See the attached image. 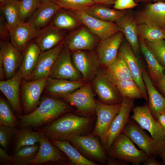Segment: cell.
I'll use <instances>...</instances> for the list:
<instances>
[{
  "instance_id": "1",
  "label": "cell",
  "mask_w": 165,
  "mask_h": 165,
  "mask_svg": "<svg viewBox=\"0 0 165 165\" xmlns=\"http://www.w3.org/2000/svg\"><path fill=\"white\" fill-rule=\"evenodd\" d=\"M92 119L68 113L40 129L39 132L49 138L68 141L74 136L80 135L88 130Z\"/></svg>"
},
{
  "instance_id": "2",
  "label": "cell",
  "mask_w": 165,
  "mask_h": 165,
  "mask_svg": "<svg viewBox=\"0 0 165 165\" xmlns=\"http://www.w3.org/2000/svg\"><path fill=\"white\" fill-rule=\"evenodd\" d=\"M67 104L51 97L43 98L38 107L32 112L24 115H17L21 126L38 127L50 123L61 115L69 110Z\"/></svg>"
},
{
  "instance_id": "3",
  "label": "cell",
  "mask_w": 165,
  "mask_h": 165,
  "mask_svg": "<svg viewBox=\"0 0 165 165\" xmlns=\"http://www.w3.org/2000/svg\"><path fill=\"white\" fill-rule=\"evenodd\" d=\"M108 152L110 157L134 165L143 163L149 157L145 153L137 148L131 140L122 133L114 140Z\"/></svg>"
},
{
  "instance_id": "4",
  "label": "cell",
  "mask_w": 165,
  "mask_h": 165,
  "mask_svg": "<svg viewBox=\"0 0 165 165\" xmlns=\"http://www.w3.org/2000/svg\"><path fill=\"white\" fill-rule=\"evenodd\" d=\"M122 133L149 157L158 156L160 148L164 142L150 137L132 119L128 122Z\"/></svg>"
},
{
  "instance_id": "5",
  "label": "cell",
  "mask_w": 165,
  "mask_h": 165,
  "mask_svg": "<svg viewBox=\"0 0 165 165\" xmlns=\"http://www.w3.org/2000/svg\"><path fill=\"white\" fill-rule=\"evenodd\" d=\"M96 104L97 119L92 134L99 137L105 149L108 131L113 119L119 112L122 103L109 105L97 101Z\"/></svg>"
},
{
  "instance_id": "6",
  "label": "cell",
  "mask_w": 165,
  "mask_h": 165,
  "mask_svg": "<svg viewBox=\"0 0 165 165\" xmlns=\"http://www.w3.org/2000/svg\"><path fill=\"white\" fill-rule=\"evenodd\" d=\"M131 119L141 128L148 131L153 138L164 141L165 134L159 123L154 117L148 105L134 107Z\"/></svg>"
},
{
  "instance_id": "7",
  "label": "cell",
  "mask_w": 165,
  "mask_h": 165,
  "mask_svg": "<svg viewBox=\"0 0 165 165\" xmlns=\"http://www.w3.org/2000/svg\"><path fill=\"white\" fill-rule=\"evenodd\" d=\"M75 16L101 40H102L120 31L115 23L106 22L93 17L85 11H73Z\"/></svg>"
},
{
  "instance_id": "8",
  "label": "cell",
  "mask_w": 165,
  "mask_h": 165,
  "mask_svg": "<svg viewBox=\"0 0 165 165\" xmlns=\"http://www.w3.org/2000/svg\"><path fill=\"white\" fill-rule=\"evenodd\" d=\"M48 78L31 81L24 80L22 82L21 99L25 115L32 112L39 104L40 97L46 86Z\"/></svg>"
},
{
  "instance_id": "9",
  "label": "cell",
  "mask_w": 165,
  "mask_h": 165,
  "mask_svg": "<svg viewBox=\"0 0 165 165\" xmlns=\"http://www.w3.org/2000/svg\"><path fill=\"white\" fill-rule=\"evenodd\" d=\"M50 77L71 81L82 80L80 73L72 63L70 50L66 47L60 52L51 69Z\"/></svg>"
},
{
  "instance_id": "10",
  "label": "cell",
  "mask_w": 165,
  "mask_h": 165,
  "mask_svg": "<svg viewBox=\"0 0 165 165\" xmlns=\"http://www.w3.org/2000/svg\"><path fill=\"white\" fill-rule=\"evenodd\" d=\"M66 102L75 107L80 113L92 115L96 112V102L90 84H86L73 93L62 97Z\"/></svg>"
},
{
  "instance_id": "11",
  "label": "cell",
  "mask_w": 165,
  "mask_h": 165,
  "mask_svg": "<svg viewBox=\"0 0 165 165\" xmlns=\"http://www.w3.org/2000/svg\"><path fill=\"white\" fill-rule=\"evenodd\" d=\"M92 135H78L68 140L75 148L88 158L104 162L107 159L103 147L99 140Z\"/></svg>"
},
{
  "instance_id": "12",
  "label": "cell",
  "mask_w": 165,
  "mask_h": 165,
  "mask_svg": "<svg viewBox=\"0 0 165 165\" xmlns=\"http://www.w3.org/2000/svg\"><path fill=\"white\" fill-rule=\"evenodd\" d=\"M134 105V99L128 98H123L121 108L113 119L108 131L105 148L107 152L115 139L122 133L130 120V112Z\"/></svg>"
},
{
  "instance_id": "13",
  "label": "cell",
  "mask_w": 165,
  "mask_h": 165,
  "mask_svg": "<svg viewBox=\"0 0 165 165\" xmlns=\"http://www.w3.org/2000/svg\"><path fill=\"white\" fill-rule=\"evenodd\" d=\"M93 86L101 102L109 105L122 103L123 98L116 85L105 73L97 72L94 80Z\"/></svg>"
},
{
  "instance_id": "14",
  "label": "cell",
  "mask_w": 165,
  "mask_h": 165,
  "mask_svg": "<svg viewBox=\"0 0 165 165\" xmlns=\"http://www.w3.org/2000/svg\"><path fill=\"white\" fill-rule=\"evenodd\" d=\"M23 56L21 52L7 41L0 42V62L3 66L6 79L13 77L22 64Z\"/></svg>"
},
{
  "instance_id": "15",
  "label": "cell",
  "mask_w": 165,
  "mask_h": 165,
  "mask_svg": "<svg viewBox=\"0 0 165 165\" xmlns=\"http://www.w3.org/2000/svg\"><path fill=\"white\" fill-rule=\"evenodd\" d=\"M64 40L53 48L41 52L36 66L31 74L24 79L37 80L50 77L51 69L61 51L64 47Z\"/></svg>"
},
{
  "instance_id": "16",
  "label": "cell",
  "mask_w": 165,
  "mask_h": 165,
  "mask_svg": "<svg viewBox=\"0 0 165 165\" xmlns=\"http://www.w3.org/2000/svg\"><path fill=\"white\" fill-rule=\"evenodd\" d=\"M135 19L138 24H145L165 31V2L147 5L137 13Z\"/></svg>"
},
{
  "instance_id": "17",
  "label": "cell",
  "mask_w": 165,
  "mask_h": 165,
  "mask_svg": "<svg viewBox=\"0 0 165 165\" xmlns=\"http://www.w3.org/2000/svg\"><path fill=\"white\" fill-rule=\"evenodd\" d=\"M119 52L125 60L134 80L141 92L143 98L148 101L147 93L142 76V67L130 44H121Z\"/></svg>"
},
{
  "instance_id": "18",
  "label": "cell",
  "mask_w": 165,
  "mask_h": 165,
  "mask_svg": "<svg viewBox=\"0 0 165 165\" xmlns=\"http://www.w3.org/2000/svg\"><path fill=\"white\" fill-rule=\"evenodd\" d=\"M72 59L74 66L84 80L89 81L95 77L100 64L98 58L86 51L77 50L73 53Z\"/></svg>"
},
{
  "instance_id": "19",
  "label": "cell",
  "mask_w": 165,
  "mask_h": 165,
  "mask_svg": "<svg viewBox=\"0 0 165 165\" xmlns=\"http://www.w3.org/2000/svg\"><path fill=\"white\" fill-rule=\"evenodd\" d=\"M123 33L119 31L104 40H101L97 51L101 64L106 67L115 61L123 42Z\"/></svg>"
},
{
  "instance_id": "20",
  "label": "cell",
  "mask_w": 165,
  "mask_h": 165,
  "mask_svg": "<svg viewBox=\"0 0 165 165\" xmlns=\"http://www.w3.org/2000/svg\"><path fill=\"white\" fill-rule=\"evenodd\" d=\"M22 79L19 71L13 77L0 81V90L17 115H22L20 99V86Z\"/></svg>"
},
{
  "instance_id": "21",
  "label": "cell",
  "mask_w": 165,
  "mask_h": 165,
  "mask_svg": "<svg viewBox=\"0 0 165 165\" xmlns=\"http://www.w3.org/2000/svg\"><path fill=\"white\" fill-rule=\"evenodd\" d=\"M40 30L29 21L20 22L9 31L11 43L23 52L29 41L35 38Z\"/></svg>"
},
{
  "instance_id": "22",
  "label": "cell",
  "mask_w": 165,
  "mask_h": 165,
  "mask_svg": "<svg viewBox=\"0 0 165 165\" xmlns=\"http://www.w3.org/2000/svg\"><path fill=\"white\" fill-rule=\"evenodd\" d=\"M40 140L38 152L31 163L33 165H40L49 162H58L66 160L53 145L48 137L40 132Z\"/></svg>"
},
{
  "instance_id": "23",
  "label": "cell",
  "mask_w": 165,
  "mask_h": 165,
  "mask_svg": "<svg viewBox=\"0 0 165 165\" xmlns=\"http://www.w3.org/2000/svg\"><path fill=\"white\" fill-rule=\"evenodd\" d=\"M97 38L85 26L70 36L66 42L70 50L76 51L90 50L95 46Z\"/></svg>"
},
{
  "instance_id": "24",
  "label": "cell",
  "mask_w": 165,
  "mask_h": 165,
  "mask_svg": "<svg viewBox=\"0 0 165 165\" xmlns=\"http://www.w3.org/2000/svg\"><path fill=\"white\" fill-rule=\"evenodd\" d=\"M82 80L71 81L48 77L45 88L46 94L62 97L68 95L86 84Z\"/></svg>"
},
{
  "instance_id": "25",
  "label": "cell",
  "mask_w": 165,
  "mask_h": 165,
  "mask_svg": "<svg viewBox=\"0 0 165 165\" xmlns=\"http://www.w3.org/2000/svg\"><path fill=\"white\" fill-rule=\"evenodd\" d=\"M142 76L147 93L148 105L152 115L156 120L157 117L165 108V97L156 90L150 75L143 68Z\"/></svg>"
},
{
  "instance_id": "26",
  "label": "cell",
  "mask_w": 165,
  "mask_h": 165,
  "mask_svg": "<svg viewBox=\"0 0 165 165\" xmlns=\"http://www.w3.org/2000/svg\"><path fill=\"white\" fill-rule=\"evenodd\" d=\"M62 31L52 23L40 30L35 40L42 52L53 48L63 40L65 35Z\"/></svg>"
},
{
  "instance_id": "27",
  "label": "cell",
  "mask_w": 165,
  "mask_h": 165,
  "mask_svg": "<svg viewBox=\"0 0 165 165\" xmlns=\"http://www.w3.org/2000/svg\"><path fill=\"white\" fill-rule=\"evenodd\" d=\"M137 56L141 51L138 32V24L135 19L125 14L116 23Z\"/></svg>"
},
{
  "instance_id": "28",
  "label": "cell",
  "mask_w": 165,
  "mask_h": 165,
  "mask_svg": "<svg viewBox=\"0 0 165 165\" xmlns=\"http://www.w3.org/2000/svg\"><path fill=\"white\" fill-rule=\"evenodd\" d=\"M61 8L53 1L40 5L32 15L28 21L35 27L40 29L47 25Z\"/></svg>"
},
{
  "instance_id": "29",
  "label": "cell",
  "mask_w": 165,
  "mask_h": 165,
  "mask_svg": "<svg viewBox=\"0 0 165 165\" xmlns=\"http://www.w3.org/2000/svg\"><path fill=\"white\" fill-rule=\"evenodd\" d=\"M41 52L36 43L31 42L27 45L23 52L22 62L18 70L22 79H25L32 72Z\"/></svg>"
},
{
  "instance_id": "30",
  "label": "cell",
  "mask_w": 165,
  "mask_h": 165,
  "mask_svg": "<svg viewBox=\"0 0 165 165\" xmlns=\"http://www.w3.org/2000/svg\"><path fill=\"white\" fill-rule=\"evenodd\" d=\"M105 67V74L114 84L118 81L134 80L125 60L119 52L115 61Z\"/></svg>"
},
{
  "instance_id": "31",
  "label": "cell",
  "mask_w": 165,
  "mask_h": 165,
  "mask_svg": "<svg viewBox=\"0 0 165 165\" xmlns=\"http://www.w3.org/2000/svg\"><path fill=\"white\" fill-rule=\"evenodd\" d=\"M140 50L146 62L151 78L156 82L165 75V69L146 45L143 39L139 38Z\"/></svg>"
},
{
  "instance_id": "32",
  "label": "cell",
  "mask_w": 165,
  "mask_h": 165,
  "mask_svg": "<svg viewBox=\"0 0 165 165\" xmlns=\"http://www.w3.org/2000/svg\"><path fill=\"white\" fill-rule=\"evenodd\" d=\"M52 144L64 152L72 164L75 165H97V163L82 156L68 141H61L49 138Z\"/></svg>"
},
{
  "instance_id": "33",
  "label": "cell",
  "mask_w": 165,
  "mask_h": 165,
  "mask_svg": "<svg viewBox=\"0 0 165 165\" xmlns=\"http://www.w3.org/2000/svg\"><path fill=\"white\" fill-rule=\"evenodd\" d=\"M85 11L91 16L102 21L116 23L126 14L123 10H115L95 4Z\"/></svg>"
},
{
  "instance_id": "34",
  "label": "cell",
  "mask_w": 165,
  "mask_h": 165,
  "mask_svg": "<svg viewBox=\"0 0 165 165\" xmlns=\"http://www.w3.org/2000/svg\"><path fill=\"white\" fill-rule=\"evenodd\" d=\"M14 140L15 152L19 150L22 147L35 144L39 142V132L34 131L28 127H23L17 130Z\"/></svg>"
},
{
  "instance_id": "35",
  "label": "cell",
  "mask_w": 165,
  "mask_h": 165,
  "mask_svg": "<svg viewBox=\"0 0 165 165\" xmlns=\"http://www.w3.org/2000/svg\"><path fill=\"white\" fill-rule=\"evenodd\" d=\"M62 9L55 14L52 24L57 28L62 30H70L77 27L80 22L74 14Z\"/></svg>"
},
{
  "instance_id": "36",
  "label": "cell",
  "mask_w": 165,
  "mask_h": 165,
  "mask_svg": "<svg viewBox=\"0 0 165 165\" xmlns=\"http://www.w3.org/2000/svg\"><path fill=\"white\" fill-rule=\"evenodd\" d=\"M9 31L20 22L19 1L8 3L0 6Z\"/></svg>"
},
{
  "instance_id": "37",
  "label": "cell",
  "mask_w": 165,
  "mask_h": 165,
  "mask_svg": "<svg viewBox=\"0 0 165 165\" xmlns=\"http://www.w3.org/2000/svg\"><path fill=\"white\" fill-rule=\"evenodd\" d=\"M138 32L140 38L150 42L165 40V31L146 24H138Z\"/></svg>"
},
{
  "instance_id": "38",
  "label": "cell",
  "mask_w": 165,
  "mask_h": 165,
  "mask_svg": "<svg viewBox=\"0 0 165 165\" xmlns=\"http://www.w3.org/2000/svg\"><path fill=\"white\" fill-rule=\"evenodd\" d=\"M123 98L134 99L143 98L141 92L134 80L117 81L115 83Z\"/></svg>"
},
{
  "instance_id": "39",
  "label": "cell",
  "mask_w": 165,
  "mask_h": 165,
  "mask_svg": "<svg viewBox=\"0 0 165 165\" xmlns=\"http://www.w3.org/2000/svg\"><path fill=\"white\" fill-rule=\"evenodd\" d=\"M0 125L16 128L18 123L10 107L2 97L0 99Z\"/></svg>"
},
{
  "instance_id": "40",
  "label": "cell",
  "mask_w": 165,
  "mask_h": 165,
  "mask_svg": "<svg viewBox=\"0 0 165 165\" xmlns=\"http://www.w3.org/2000/svg\"><path fill=\"white\" fill-rule=\"evenodd\" d=\"M39 146L35 144L22 147L15 152L13 155L23 165L31 164L38 152Z\"/></svg>"
},
{
  "instance_id": "41",
  "label": "cell",
  "mask_w": 165,
  "mask_h": 165,
  "mask_svg": "<svg viewBox=\"0 0 165 165\" xmlns=\"http://www.w3.org/2000/svg\"><path fill=\"white\" fill-rule=\"evenodd\" d=\"M61 8L73 11H85L87 8L95 4L91 0H53Z\"/></svg>"
},
{
  "instance_id": "42",
  "label": "cell",
  "mask_w": 165,
  "mask_h": 165,
  "mask_svg": "<svg viewBox=\"0 0 165 165\" xmlns=\"http://www.w3.org/2000/svg\"><path fill=\"white\" fill-rule=\"evenodd\" d=\"M38 6L37 0H21L19 1L21 22H24L28 17L31 16Z\"/></svg>"
},
{
  "instance_id": "43",
  "label": "cell",
  "mask_w": 165,
  "mask_h": 165,
  "mask_svg": "<svg viewBox=\"0 0 165 165\" xmlns=\"http://www.w3.org/2000/svg\"><path fill=\"white\" fill-rule=\"evenodd\" d=\"M145 43L160 63L165 69V40L151 42L144 40Z\"/></svg>"
},
{
  "instance_id": "44",
  "label": "cell",
  "mask_w": 165,
  "mask_h": 165,
  "mask_svg": "<svg viewBox=\"0 0 165 165\" xmlns=\"http://www.w3.org/2000/svg\"><path fill=\"white\" fill-rule=\"evenodd\" d=\"M17 130L12 127L0 125V144L5 151L14 139Z\"/></svg>"
},
{
  "instance_id": "45",
  "label": "cell",
  "mask_w": 165,
  "mask_h": 165,
  "mask_svg": "<svg viewBox=\"0 0 165 165\" xmlns=\"http://www.w3.org/2000/svg\"><path fill=\"white\" fill-rule=\"evenodd\" d=\"M0 161L1 164L23 165L22 163L13 155L7 154L5 150L0 148Z\"/></svg>"
},
{
  "instance_id": "46",
  "label": "cell",
  "mask_w": 165,
  "mask_h": 165,
  "mask_svg": "<svg viewBox=\"0 0 165 165\" xmlns=\"http://www.w3.org/2000/svg\"><path fill=\"white\" fill-rule=\"evenodd\" d=\"M114 4V8L119 10L133 8L137 5L134 0H116Z\"/></svg>"
},
{
  "instance_id": "47",
  "label": "cell",
  "mask_w": 165,
  "mask_h": 165,
  "mask_svg": "<svg viewBox=\"0 0 165 165\" xmlns=\"http://www.w3.org/2000/svg\"><path fill=\"white\" fill-rule=\"evenodd\" d=\"M0 37L2 40L6 41L9 36V31L4 16L2 14L0 18Z\"/></svg>"
},
{
  "instance_id": "48",
  "label": "cell",
  "mask_w": 165,
  "mask_h": 165,
  "mask_svg": "<svg viewBox=\"0 0 165 165\" xmlns=\"http://www.w3.org/2000/svg\"><path fill=\"white\" fill-rule=\"evenodd\" d=\"M107 158L108 165H128L129 163L124 161L110 157Z\"/></svg>"
},
{
  "instance_id": "49",
  "label": "cell",
  "mask_w": 165,
  "mask_h": 165,
  "mask_svg": "<svg viewBox=\"0 0 165 165\" xmlns=\"http://www.w3.org/2000/svg\"><path fill=\"white\" fill-rule=\"evenodd\" d=\"M144 165H160L161 163L157 160L153 156H149L143 163Z\"/></svg>"
},
{
  "instance_id": "50",
  "label": "cell",
  "mask_w": 165,
  "mask_h": 165,
  "mask_svg": "<svg viewBox=\"0 0 165 165\" xmlns=\"http://www.w3.org/2000/svg\"><path fill=\"white\" fill-rule=\"evenodd\" d=\"M156 83L160 89L165 94V75L160 78Z\"/></svg>"
},
{
  "instance_id": "51",
  "label": "cell",
  "mask_w": 165,
  "mask_h": 165,
  "mask_svg": "<svg viewBox=\"0 0 165 165\" xmlns=\"http://www.w3.org/2000/svg\"><path fill=\"white\" fill-rule=\"evenodd\" d=\"M96 4L99 5H110L114 4L116 0H91Z\"/></svg>"
},
{
  "instance_id": "52",
  "label": "cell",
  "mask_w": 165,
  "mask_h": 165,
  "mask_svg": "<svg viewBox=\"0 0 165 165\" xmlns=\"http://www.w3.org/2000/svg\"><path fill=\"white\" fill-rule=\"evenodd\" d=\"M156 120L160 123L165 134V115L161 113L157 117Z\"/></svg>"
},
{
  "instance_id": "53",
  "label": "cell",
  "mask_w": 165,
  "mask_h": 165,
  "mask_svg": "<svg viewBox=\"0 0 165 165\" xmlns=\"http://www.w3.org/2000/svg\"><path fill=\"white\" fill-rule=\"evenodd\" d=\"M158 156L161 158L163 163L165 165V142L162 145L159 151Z\"/></svg>"
},
{
  "instance_id": "54",
  "label": "cell",
  "mask_w": 165,
  "mask_h": 165,
  "mask_svg": "<svg viewBox=\"0 0 165 165\" xmlns=\"http://www.w3.org/2000/svg\"><path fill=\"white\" fill-rule=\"evenodd\" d=\"M21 0H0V6H1L10 2L15 1H20Z\"/></svg>"
},
{
  "instance_id": "55",
  "label": "cell",
  "mask_w": 165,
  "mask_h": 165,
  "mask_svg": "<svg viewBox=\"0 0 165 165\" xmlns=\"http://www.w3.org/2000/svg\"><path fill=\"white\" fill-rule=\"evenodd\" d=\"M39 6L46 2L53 1V0H37Z\"/></svg>"
},
{
  "instance_id": "56",
  "label": "cell",
  "mask_w": 165,
  "mask_h": 165,
  "mask_svg": "<svg viewBox=\"0 0 165 165\" xmlns=\"http://www.w3.org/2000/svg\"><path fill=\"white\" fill-rule=\"evenodd\" d=\"M155 1H157V2H165V0H153Z\"/></svg>"
},
{
  "instance_id": "57",
  "label": "cell",
  "mask_w": 165,
  "mask_h": 165,
  "mask_svg": "<svg viewBox=\"0 0 165 165\" xmlns=\"http://www.w3.org/2000/svg\"><path fill=\"white\" fill-rule=\"evenodd\" d=\"M163 113H164L165 115V108L163 110Z\"/></svg>"
},
{
  "instance_id": "58",
  "label": "cell",
  "mask_w": 165,
  "mask_h": 165,
  "mask_svg": "<svg viewBox=\"0 0 165 165\" xmlns=\"http://www.w3.org/2000/svg\"><path fill=\"white\" fill-rule=\"evenodd\" d=\"M144 0V1H145V0Z\"/></svg>"
},
{
  "instance_id": "59",
  "label": "cell",
  "mask_w": 165,
  "mask_h": 165,
  "mask_svg": "<svg viewBox=\"0 0 165 165\" xmlns=\"http://www.w3.org/2000/svg\"><path fill=\"white\" fill-rule=\"evenodd\" d=\"M164 141V142H165V141Z\"/></svg>"
}]
</instances>
